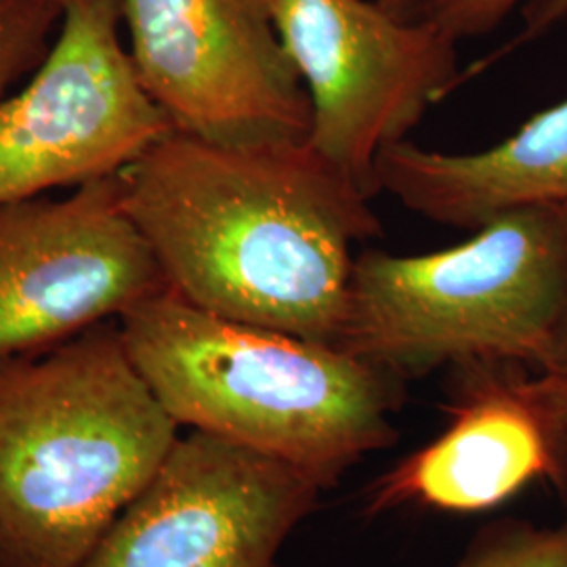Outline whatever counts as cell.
Returning a JSON list of instances; mask_svg holds the SVG:
<instances>
[{"label":"cell","instance_id":"7","mask_svg":"<svg viewBox=\"0 0 567 567\" xmlns=\"http://www.w3.org/2000/svg\"><path fill=\"white\" fill-rule=\"evenodd\" d=\"M122 23L173 131L217 143L307 140L311 103L271 0H122Z\"/></svg>","mask_w":567,"mask_h":567},{"label":"cell","instance_id":"13","mask_svg":"<svg viewBox=\"0 0 567 567\" xmlns=\"http://www.w3.org/2000/svg\"><path fill=\"white\" fill-rule=\"evenodd\" d=\"M454 567H567V522L557 527L522 519L492 524Z\"/></svg>","mask_w":567,"mask_h":567},{"label":"cell","instance_id":"6","mask_svg":"<svg viewBox=\"0 0 567 567\" xmlns=\"http://www.w3.org/2000/svg\"><path fill=\"white\" fill-rule=\"evenodd\" d=\"M122 25V0H63L47 58L0 102V206L116 177L173 131Z\"/></svg>","mask_w":567,"mask_h":567},{"label":"cell","instance_id":"15","mask_svg":"<svg viewBox=\"0 0 567 567\" xmlns=\"http://www.w3.org/2000/svg\"><path fill=\"white\" fill-rule=\"evenodd\" d=\"M566 18L567 0H526L524 9H522V20H524L522 32L513 39L511 44L503 47L494 55H487L486 60L480 61V65L486 70L489 68V63L505 58L513 49H517L526 42L540 39L543 34H547L550 28H555L559 21L566 20Z\"/></svg>","mask_w":567,"mask_h":567},{"label":"cell","instance_id":"5","mask_svg":"<svg viewBox=\"0 0 567 567\" xmlns=\"http://www.w3.org/2000/svg\"><path fill=\"white\" fill-rule=\"evenodd\" d=\"M311 103L309 145L372 198L381 154L461 86L458 41L372 0H271Z\"/></svg>","mask_w":567,"mask_h":567},{"label":"cell","instance_id":"3","mask_svg":"<svg viewBox=\"0 0 567 567\" xmlns=\"http://www.w3.org/2000/svg\"><path fill=\"white\" fill-rule=\"evenodd\" d=\"M118 324L179 426L297 466L324 489L400 437L393 414L404 379L339 344L227 320L171 288Z\"/></svg>","mask_w":567,"mask_h":567},{"label":"cell","instance_id":"10","mask_svg":"<svg viewBox=\"0 0 567 567\" xmlns=\"http://www.w3.org/2000/svg\"><path fill=\"white\" fill-rule=\"evenodd\" d=\"M447 425L364 492V513H482L547 482L567 501V395L519 362L452 365Z\"/></svg>","mask_w":567,"mask_h":567},{"label":"cell","instance_id":"17","mask_svg":"<svg viewBox=\"0 0 567 567\" xmlns=\"http://www.w3.org/2000/svg\"><path fill=\"white\" fill-rule=\"evenodd\" d=\"M372 2H377L379 7H383L400 20L419 23V21L431 20L442 0H372Z\"/></svg>","mask_w":567,"mask_h":567},{"label":"cell","instance_id":"2","mask_svg":"<svg viewBox=\"0 0 567 567\" xmlns=\"http://www.w3.org/2000/svg\"><path fill=\"white\" fill-rule=\"evenodd\" d=\"M179 429L118 320L0 358V567H81Z\"/></svg>","mask_w":567,"mask_h":567},{"label":"cell","instance_id":"14","mask_svg":"<svg viewBox=\"0 0 567 567\" xmlns=\"http://www.w3.org/2000/svg\"><path fill=\"white\" fill-rule=\"evenodd\" d=\"M526 0H442L431 21L456 41L494 32Z\"/></svg>","mask_w":567,"mask_h":567},{"label":"cell","instance_id":"12","mask_svg":"<svg viewBox=\"0 0 567 567\" xmlns=\"http://www.w3.org/2000/svg\"><path fill=\"white\" fill-rule=\"evenodd\" d=\"M61 18L63 0H0V97L41 65Z\"/></svg>","mask_w":567,"mask_h":567},{"label":"cell","instance_id":"1","mask_svg":"<svg viewBox=\"0 0 567 567\" xmlns=\"http://www.w3.org/2000/svg\"><path fill=\"white\" fill-rule=\"evenodd\" d=\"M166 286L204 311L339 343L372 196L307 140L217 143L171 131L121 173Z\"/></svg>","mask_w":567,"mask_h":567},{"label":"cell","instance_id":"11","mask_svg":"<svg viewBox=\"0 0 567 567\" xmlns=\"http://www.w3.org/2000/svg\"><path fill=\"white\" fill-rule=\"evenodd\" d=\"M377 187L410 213L458 229L526 206L567 204V100L486 150L452 154L398 143L377 163Z\"/></svg>","mask_w":567,"mask_h":567},{"label":"cell","instance_id":"16","mask_svg":"<svg viewBox=\"0 0 567 567\" xmlns=\"http://www.w3.org/2000/svg\"><path fill=\"white\" fill-rule=\"evenodd\" d=\"M540 372L548 374L557 385L566 391L567 395V288L564 307H561L559 320H557L555 332H553L547 360L540 368Z\"/></svg>","mask_w":567,"mask_h":567},{"label":"cell","instance_id":"4","mask_svg":"<svg viewBox=\"0 0 567 567\" xmlns=\"http://www.w3.org/2000/svg\"><path fill=\"white\" fill-rule=\"evenodd\" d=\"M567 288V204L508 210L425 255L358 252L339 347L408 379L547 360Z\"/></svg>","mask_w":567,"mask_h":567},{"label":"cell","instance_id":"8","mask_svg":"<svg viewBox=\"0 0 567 567\" xmlns=\"http://www.w3.org/2000/svg\"><path fill=\"white\" fill-rule=\"evenodd\" d=\"M322 492L297 466L189 431L81 567H284Z\"/></svg>","mask_w":567,"mask_h":567},{"label":"cell","instance_id":"9","mask_svg":"<svg viewBox=\"0 0 567 567\" xmlns=\"http://www.w3.org/2000/svg\"><path fill=\"white\" fill-rule=\"evenodd\" d=\"M166 288L121 175L0 206V358L121 320Z\"/></svg>","mask_w":567,"mask_h":567}]
</instances>
